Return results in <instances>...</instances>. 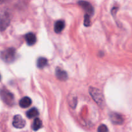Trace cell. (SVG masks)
Listing matches in <instances>:
<instances>
[{
	"instance_id": "6da1fadb",
	"label": "cell",
	"mask_w": 132,
	"mask_h": 132,
	"mask_svg": "<svg viewBox=\"0 0 132 132\" xmlns=\"http://www.w3.org/2000/svg\"><path fill=\"white\" fill-rule=\"evenodd\" d=\"M89 91L95 102L101 107V108H104L105 106V100L102 91L93 87H90Z\"/></svg>"
},
{
	"instance_id": "7a4b0ae2",
	"label": "cell",
	"mask_w": 132,
	"mask_h": 132,
	"mask_svg": "<svg viewBox=\"0 0 132 132\" xmlns=\"http://www.w3.org/2000/svg\"><path fill=\"white\" fill-rule=\"evenodd\" d=\"M1 57L4 62L7 63H12L16 59V50L14 48H9L2 52L1 54Z\"/></svg>"
},
{
	"instance_id": "3957f363",
	"label": "cell",
	"mask_w": 132,
	"mask_h": 132,
	"mask_svg": "<svg viewBox=\"0 0 132 132\" xmlns=\"http://www.w3.org/2000/svg\"><path fill=\"white\" fill-rule=\"evenodd\" d=\"M0 96L2 101L9 106H12L14 103L13 94L6 89L3 88L0 90Z\"/></svg>"
},
{
	"instance_id": "277c9868",
	"label": "cell",
	"mask_w": 132,
	"mask_h": 132,
	"mask_svg": "<svg viewBox=\"0 0 132 132\" xmlns=\"http://www.w3.org/2000/svg\"><path fill=\"white\" fill-rule=\"evenodd\" d=\"M11 22V15L7 11H3L0 14V30H5Z\"/></svg>"
},
{
	"instance_id": "5b68a950",
	"label": "cell",
	"mask_w": 132,
	"mask_h": 132,
	"mask_svg": "<svg viewBox=\"0 0 132 132\" xmlns=\"http://www.w3.org/2000/svg\"><path fill=\"white\" fill-rule=\"evenodd\" d=\"M25 120L22 118V117L20 115H16L14 117L12 124L13 126L18 129H21L24 128L25 126Z\"/></svg>"
},
{
	"instance_id": "8992f818",
	"label": "cell",
	"mask_w": 132,
	"mask_h": 132,
	"mask_svg": "<svg viewBox=\"0 0 132 132\" xmlns=\"http://www.w3.org/2000/svg\"><path fill=\"white\" fill-rule=\"evenodd\" d=\"M78 5L87 12V14L93 15L94 12L93 7L89 2H85V1H80L78 2Z\"/></svg>"
},
{
	"instance_id": "52a82bcc",
	"label": "cell",
	"mask_w": 132,
	"mask_h": 132,
	"mask_svg": "<svg viewBox=\"0 0 132 132\" xmlns=\"http://www.w3.org/2000/svg\"><path fill=\"white\" fill-rule=\"evenodd\" d=\"M110 119H111V122L115 124H121L124 121L122 117L116 113H112L110 115Z\"/></svg>"
},
{
	"instance_id": "ba28073f",
	"label": "cell",
	"mask_w": 132,
	"mask_h": 132,
	"mask_svg": "<svg viewBox=\"0 0 132 132\" xmlns=\"http://www.w3.org/2000/svg\"><path fill=\"white\" fill-rule=\"evenodd\" d=\"M25 40H26L27 44L29 45H33L35 44L36 42V35L32 32L27 33L25 35Z\"/></svg>"
},
{
	"instance_id": "9c48e42d",
	"label": "cell",
	"mask_w": 132,
	"mask_h": 132,
	"mask_svg": "<svg viewBox=\"0 0 132 132\" xmlns=\"http://www.w3.org/2000/svg\"><path fill=\"white\" fill-rule=\"evenodd\" d=\"M31 99L28 96H25L20 100L19 104H20V107L22 108H27L31 105Z\"/></svg>"
},
{
	"instance_id": "30bf717a",
	"label": "cell",
	"mask_w": 132,
	"mask_h": 132,
	"mask_svg": "<svg viewBox=\"0 0 132 132\" xmlns=\"http://www.w3.org/2000/svg\"><path fill=\"white\" fill-rule=\"evenodd\" d=\"M56 76L57 78L62 81H65L68 79V74L65 71L62 70V69L57 68L56 70Z\"/></svg>"
},
{
	"instance_id": "8fae6325",
	"label": "cell",
	"mask_w": 132,
	"mask_h": 132,
	"mask_svg": "<svg viewBox=\"0 0 132 132\" xmlns=\"http://www.w3.org/2000/svg\"><path fill=\"white\" fill-rule=\"evenodd\" d=\"M65 27V22L63 20H58L54 24V31L56 33H60Z\"/></svg>"
},
{
	"instance_id": "7c38bea8",
	"label": "cell",
	"mask_w": 132,
	"mask_h": 132,
	"mask_svg": "<svg viewBox=\"0 0 132 132\" xmlns=\"http://www.w3.org/2000/svg\"><path fill=\"white\" fill-rule=\"evenodd\" d=\"M38 110L36 108H35L30 109V110L27 112V117L29 119H33V118H35L37 116H38Z\"/></svg>"
},
{
	"instance_id": "4fadbf2b",
	"label": "cell",
	"mask_w": 132,
	"mask_h": 132,
	"mask_svg": "<svg viewBox=\"0 0 132 132\" xmlns=\"http://www.w3.org/2000/svg\"><path fill=\"white\" fill-rule=\"evenodd\" d=\"M47 65V60L44 57H40L37 60V66L38 68L42 69Z\"/></svg>"
},
{
	"instance_id": "5bb4252c",
	"label": "cell",
	"mask_w": 132,
	"mask_h": 132,
	"mask_svg": "<svg viewBox=\"0 0 132 132\" xmlns=\"http://www.w3.org/2000/svg\"><path fill=\"white\" fill-rule=\"evenodd\" d=\"M42 122L38 118H36L33 122L32 124V129L35 131L38 130L39 129L42 128Z\"/></svg>"
},
{
	"instance_id": "9a60e30c",
	"label": "cell",
	"mask_w": 132,
	"mask_h": 132,
	"mask_svg": "<svg viewBox=\"0 0 132 132\" xmlns=\"http://www.w3.org/2000/svg\"><path fill=\"white\" fill-rule=\"evenodd\" d=\"M69 99H70V100H69V103L70 106L73 108H75L77 104V98L75 96H73V95H71V96L69 97Z\"/></svg>"
},
{
	"instance_id": "2e32d148",
	"label": "cell",
	"mask_w": 132,
	"mask_h": 132,
	"mask_svg": "<svg viewBox=\"0 0 132 132\" xmlns=\"http://www.w3.org/2000/svg\"><path fill=\"white\" fill-rule=\"evenodd\" d=\"M91 25V20H90L89 15L86 14L84 16V25L86 27H89Z\"/></svg>"
},
{
	"instance_id": "e0dca14e",
	"label": "cell",
	"mask_w": 132,
	"mask_h": 132,
	"mask_svg": "<svg viewBox=\"0 0 132 132\" xmlns=\"http://www.w3.org/2000/svg\"><path fill=\"white\" fill-rule=\"evenodd\" d=\"M108 129L107 126L104 124H102L98 128V132H108Z\"/></svg>"
},
{
	"instance_id": "ac0fdd59",
	"label": "cell",
	"mask_w": 132,
	"mask_h": 132,
	"mask_svg": "<svg viewBox=\"0 0 132 132\" xmlns=\"http://www.w3.org/2000/svg\"><path fill=\"white\" fill-rule=\"evenodd\" d=\"M9 1V0H0V3H3V2H6Z\"/></svg>"
},
{
	"instance_id": "d6986e66",
	"label": "cell",
	"mask_w": 132,
	"mask_h": 132,
	"mask_svg": "<svg viewBox=\"0 0 132 132\" xmlns=\"http://www.w3.org/2000/svg\"><path fill=\"white\" fill-rule=\"evenodd\" d=\"M0 80H1V76H0Z\"/></svg>"
}]
</instances>
